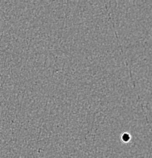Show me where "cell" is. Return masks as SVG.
I'll return each instance as SVG.
<instances>
[{
    "label": "cell",
    "mask_w": 152,
    "mask_h": 158,
    "mask_svg": "<svg viewBox=\"0 0 152 158\" xmlns=\"http://www.w3.org/2000/svg\"><path fill=\"white\" fill-rule=\"evenodd\" d=\"M121 140L125 143L130 142V140H131V135L129 133L124 132L121 135Z\"/></svg>",
    "instance_id": "obj_1"
}]
</instances>
